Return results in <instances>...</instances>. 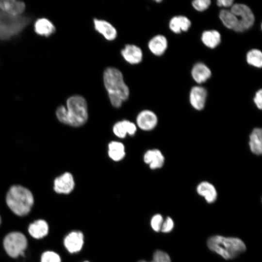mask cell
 <instances>
[{
  "instance_id": "8992f818",
  "label": "cell",
  "mask_w": 262,
  "mask_h": 262,
  "mask_svg": "<svg viewBox=\"0 0 262 262\" xmlns=\"http://www.w3.org/2000/svg\"><path fill=\"white\" fill-rule=\"evenodd\" d=\"M27 246L25 235L19 232H12L7 234L3 240V246L11 257L16 258L22 255Z\"/></svg>"
},
{
  "instance_id": "7402d4cb",
  "label": "cell",
  "mask_w": 262,
  "mask_h": 262,
  "mask_svg": "<svg viewBox=\"0 0 262 262\" xmlns=\"http://www.w3.org/2000/svg\"><path fill=\"white\" fill-rule=\"evenodd\" d=\"M249 146L251 151L256 155L262 153V130L255 128L249 135Z\"/></svg>"
},
{
  "instance_id": "6da1fadb",
  "label": "cell",
  "mask_w": 262,
  "mask_h": 262,
  "mask_svg": "<svg viewBox=\"0 0 262 262\" xmlns=\"http://www.w3.org/2000/svg\"><path fill=\"white\" fill-rule=\"evenodd\" d=\"M56 115L63 124L76 127L81 126L88 119L86 100L81 95H73L67 99L66 107L61 105L57 108Z\"/></svg>"
},
{
  "instance_id": "d6a6232c",
  "label": "cell",
  "mask_w": 262,
  "mask_h": 262,
  "mask_svg": "<svg viewBox=\"0 0 262 262\" xmlns=\"http://www.w3.org/2000/svg\"><path fill=\"white\" fill-rule=\"evenodd\" d=\"M253 101L256 107L261 110L262 108V90L261 89L256 93Z\"/></svg>"
},
{
  "instance_id": "e575fe53",
  "label": "cell",
  "mask_w": 262,
  "mask_h": 262,
  "mask_svg": "<svg viewBox=\"0 0 262 262\" xmlns=\"http://www.w3.org/2000/svg\"><path fill=\"white\" fill-rule=\"evenodd\" d=\"M82 262H90L89 261H83Z\"/></svg>"
},
{
  "instance_id": "603a6c76",
  "label": "cell",
  "mask_w": 262,
  "mask_h": 262,
  "mask_svg": "<svg viewBox=\"0 0 262 262\" xmlns=\"http://www.w3.org/2000/svg\"><path fill=\"white\" fill-rule=\"evenodd\" d=\"M28 231L33 237L40 239L48 233L49 226L46 221L42 219L37 220L30 225Z\"/></svg>"
},
{
  "instance_id": "5b68a950",
  "label": "cell",
  "mask_w": 262,
  "mask_h": 262,
  "mask_svg": "<svg viewBox=\"0 0 262 262\" xmlns=\"http://www.w3.org/2000/svg\"><path fill=\"white\" fill-rule=\"evenodd\" d=\"M25 16H14L0 10V39L6 40L20 33L30 22Z\"/></svg>"
},
{
  "instance_id": "4316f807",
  "label": "cell",
  "mask_w": 262,
  "mask_h": 262,
  "mask_svg": "<svg viewBox=\"0 0 262 262\" xmlns=\"http://www.w3.org/2000/svg\"><path fill=\"white\" fill-rule=\"evenodd\" d=\"M246 61L248 64L257 68L262 66V53L258 49L250 50L246 54Z\"/></svg>"
},
{
  "instance_id": "7c38bea8",
  "label": "cell",
  "mask_w": 262,
  "mask_h": 262,
  "mask_svg": "<svg viewBox=\"0 0 262 262\" xmlns=\"http://www.w3.org/2000/svg\"><path fill=\"white\" fill-rule=\"evenodd\" d=\"M138 127L144 131H150L157 124L158 118L156 114L149 110H144L140 112L136 118Z\"/></svg>"
},
{
  "instance_id": "ba28073f",
  "label": "cell",
  "mask_w": 262,
  "mask_h": 262,
  "mask_svg": "<svg viewBox=\"0 0 262 262\" xmlns=\"http://www.w3.org/2000/svg\"><path fill=\"white\" fill-rule=\"evenodd\" d=\"M84 244V236L80 230H73L68 233L64 240V245L68 252L77 253L81 251Z\"/></svg>"
},
{
  "instance_id": "ac0fdd59",
  "label": "cell",
  "mask_w": 262,
  "mask_h": 262,
  "mask_svg": "<svg viewBox=\"0 0 262 262\" xmlns=\"http://www.w3.org/2000/svg\"><path fill=\"white\" fill-rule=\"evenodd\" d=\"M219 18L225 27L237 32H243L237 17L230 10L223 9L219 13Z\"/></svg>"
},
{
  "instance_id": "7a4b0ae2",
  "label": "cell",
  "mask_w": 262,
  "mask_h": 262,
  "mask_svg": "<svg viewBox=\"0 0 262 262\" xmlns=\"http://www.w3.org/2000/svg\"><path fill=\"white\" fill-rule=\"evenodd\" d=\"M103 82L112 105L119 108L130 96V89L125 83L122 72L118 68L109 66L103 71Z\"/></svg>"
},
{
  "instance_id": "30bf717a",
  "label": "cell",
  "mask_w": 262,
  "mask_h": 262,
  "mask_svg": "<svg viewBox=\"0 0 262 262\" xmlns=\"http://www.w3.org/2000/svg\"><path fill=\"white\" fill-rule=\"evenodd\" d=\"M120 53L123 59L132 65L139 64L143 60V53L142 49L134 44H126L121 50Z\"/></svg>"
},
{
  "instance_id": "83f0119b",
  "label": "cell",
  "mask_w": 262,
  "mask_h": 262,
  "mask_svg": "<svg viewBox=\"0 0 262 262\" xmlns=\"http://www.w3.org/2000/svg\"><path fill=\"white\" fill-rule=\"evenodd\" d=\"M137 262H171L169 255L161 250H156L153 255L152 260L150 262L140 260Z\"/></svg>"
},
{
  "instance_id": "44dd1931",
  "label": "cell",
  "mask_w": 262,
  "mask_h": 262,
  "mask_svg": "<svg viewBox=\"0 0 262 262\" xmlns=\"http://www.w3.org/2000/svg\"><path fill=\"white\" fill-rule=\"evenodd\" d=\"M191 25V22L189 19L183 16H173L169 23L170 29L175 33L188 31Z\"/></svg>"
},
{
  "instance_id": "836d02e7",
  "label": "cell",
  "mask_w": 262,
  "mask_h": 262,
  "mask_svg": "<svg viewBox=\"0 0 262 262\" xmlns=\"http://www.w3.org/2000/svg\"><path fill=\"white\" fill-rule=\"evenodd\" d=\"M216 4L219 7H231L234 3L232 0H218Z\"/></svg>"
},
{
  "instance_id": "4dcf8cb0",
  "label": "cell",
  "mask_w": 262,
  "mask_h": 262,
  "mask_svg": "<svg viewBox=\"0 0 262 262\" xmlns=\"http://www.w3.org/2000/svg\"><path fill=\"white\" fill-rule=\"evenodd\" d=\"M211 3L210 0H195L192 1V5L196 10L201 12L208 9Z\"/></svg>"
},
{
  "instance_id": "ffe728a7",
  "label": "cell",
  "mask_w": 262,
  "mask_h": 262,
  "mask_svg": "<svg viewBox=\"0 0 262 262\" xmlns=\"http://www.w3.org/2000/svg\"><path fill=\"white\" fill-rule=\"evenodd\" d=\"M210 69L205 64L198 63L192 68L191 75L194 81L198 83L206 82L211 76Z\"/></svg>"
},
{
  "instance_id": "9c48e42d",
  "label": "cell",
  "mask_w": 262,
  "mask_h": 262,
  "mask_svg": "<svg viewBox=\"0 0 262 262\" xmlns=\"http://www.w3.org/2000/svg\"><path fill=\"white\" fill-rule=\"evenodd\" d=\"M93 24L96 32L102 35L107 41H114L117 37L116 29L108 21L95 18L93 19Z\"/></svg>"
},
{
  "instance_id": "5bb4252c",
  "label": "cell",
  "mask_w": 262,
  "mask_h": 262,
  "mask_svg": "<svg viewBox=\"0 0 262 262\" xmlns=\"http://www.w3.org/2000/svg\"><path fill=\"white\" fill-rule=\"evenodd\" d=\"M149 51L156 56H161L167 48V40L163 35L157 34L152 37L147 43Z\"/></svg>"
},
{
  "instance_id": "d4e9b609",
  "label": "cell",
  "mask_w": 262,
  "mask_h": 262,
  "mask_svg": "<svg viewBox=\"0 0 262 262\" xmlns=\"http://www.w3.org/2000/svg\"><path fill=\"white\" fill-rule=\"evenodd\" d=\"M203 43L207 47L213 49L220 43V33L216 30H208L203 32L201 35Z\"/></svg>"
},
{
  "instance_id": "2e32d148",
  "label": "cell",
  "mask_w": 262,
  "mask_h": 262,
  "mask_svg": "<svg viewBox=\"0 0 262 262\" xmlns=\"http://www.w3.org/2000/svg\"><path fill=\"white\" fill-rule=\"evenodd\" d=\"M25 5L20 1L12 0H0V10L14 16H20L24 11Z\"/></svg>"
},
{
  "instance_id": "277c9868",
  "label": "cell",
  "mask_w": 262,
  "mask_h": 262,
  "mask_svg": "<svg viewBox=\"0 0 262 262\" xmlns=\"http://www.w3.org/2000/svg\"><path fill=\"white\" fill-rule=\"evenodd\" d=\"M6 202L13 213L19 216H24L30 212L34 198L28 189L21 185H14L7 193Z\"/></svg>"
},
{
  "instance_id": "cb8c5ba5",
  "label": "cell",
  "mask_w": 262,
  "mask_h": 262,
  "mask_svg": "<svg viewBox=\"0 0 262 262\" xmlns=\"http://www.w3.org/2000/svg\"><path fill=\"white\" fill-rule=\"evenodd\" d=\"M34 30L39 35L48 36L55 32V28L49 20L43 18L38 19L35 22Z\"/></svg>"
},
{
  "instance_id": "9a60e30c",
  "label": "cell",
  "mask_w": 262,
  "mask_h": 262,
  "mask_svg": "<svg viewBox=\"0 0 262 262\" xmlns=\"http://www.w3.org/2000/svg\"><path fill=\"white\" fill-rule=\"evenodd\" d=\"M144 161L151 169L161 168L164 163V157L161 151L157 149L147 150L144 156Z\"/></svg>"
},
{
  "instance_id": "52a82bcc",
  "label": "cell",
  "mask_w": 262,
  "mask_h": 262,
  "mask_svg": "<svg viewBox=\"0 0 262 262\" xmlns=\"http://www.w3.org/2000/svg\"><path fill=\"white\" fill-rule=\"evenodd\" d=\"M230 11L237 17L243 32L253 26L255 21L254 15L251 9L246 5L242 3L233 4Z\"/></svg>"
},
{
  "instance_id": "484cf974",
  "label": "cell",
  "mask_w": 262,
  "mask_h": 262,
  "mask_svg": "<svg viewBox=\"0 0 262 262\" xmlns=\"http://www.w3.org/2000/svg\"><path fill=\"white\" fill-rule=\"evenodd\" d=\"M108 155L113 160L119 161L125 155V148L120 142L112 141L108 145Z\"/></svg>"
},
{
  "instance_id": "3957f363",
  "label": "cell",
  "mask_w": 262,
  "mask_h": 262,
  "mask_svg": "<svg viewBox=\"0 0 262 262\" xmlns=\"http://www.w3.org/2000/svg\"><path fill=\"white\" fill-rule=\"evenodd\" d=\"M207 246L212 251L227 260L236 257L246 249L245 243L240 239L220 235H215L209 238Z\"/></svg>"
},
{
  "instance_id": "4fadbf2b",
  "label": "cell",
  "mask_w": 262,
  "mask_h": 262,
  "mask_svg": "<svg viewBox=\"0 0 262 262\" xmlns=\"http://www.w3.org/2000/svg\"><path fill=\"white\" fill-rule=\"evenodd\" d=\"M206 90L201 86L193 87L190 92L189 101L192 106L196 110H201L204 108L206 98Z\"/></svg>"
},
{
  "instance_id": "f546056e",
  "label": "cell",
  "mask_w": 262,
  "mask_h": 262,
  "mask_svg": "<svg viewBox=\"0 0 262 262\" xmlns=\"http://www.w3.org/2000/svg\"><path fill=\"white\" fill-rule=\"evenodd\" d=\"M164 221L162 215L157 213L154 214L150 220V226L152 229L155 232L161 231V227Z\"/></svg>"
},
{
  "instance_id": "f1b7e54d",
  "label": "cell",
  "mask_w": 262,
  "mask_h": 262,
  "mask_svg": "<svg viewBox=\"0 0 262 262\" xmlns=\"http://www.w3.org/2000/svg\"><path fill=\"white\" fill-rule=\"evenodd\" d=\"M41 262H61V259L57 253L52 251H47L42 255Z\"/></svg>"
},
{
  "instance_id": "d590c367",
  "label": "cell",
  "mask_w": 262,
  "mask_h": 262,
  "mask_svg": "<svg viewBox=\"0 0 262 262\" xmlns=\"http://www.w3.org/2000/svg\"><path fill=\"white\" fill-rule=\"evenodd\" d=\"M0 223H1V218H0Z\"/></svg>"
},
{
  "instance_id": "e0dca14e",
  "label": "cell",
  "mask_w": 262,
  "mask_h": 262,
  "mask_svg": "<svg viewBox=\"0 0 262 262\" xmlns=\"http://www.w3.org/2000/svg\"><path fill=\"white\" fill-rule=\"evenodd\" d=\"M196 192L209 203L214 202L217 199V193L213 184L208 181H202L196 187Z\"/></svg>"
},
{
  "instance_id": "d6986e66",
  "label": "cell",
  "mask_w": 262,
  "mask_h": 262,
  "mask_svg": "<svg viewBox=\"0 0 262 262\" xmlns=\"http://www.w3.org/2000/svg\"><path fill=\"white\" fill-rule=\"evenodd\" d=\"M113 130L114 134L117 137L123 138L125 137L127 134L133 135L136 131L135 125L128 120H123L116 123Z\"/></svg>"
},
{
  "instance_id": "1f68e13d",
  "label": "cell",
  "mask_w": 262,
  "mask_h": 262,
  "mask_svg": "<svg viewBox=\"0 0 262 262\" xmlns=\"http://www.w3.org/2000/svg\"><path fill=\"white\" fill-rule=\"evenodd\" d=\"M174 226V222L172 218L170 217H167L163 221L161 231L164 233L169 232L173 229Z\"/></svg>"
},
{
  "instance_id": "8fae6325",
  "label": "cell",
  "mask_w": 262,
  "mask_h": 262,
  "mask_svg": "<svg viewBox=\"0 0 262 262\" xmlns=\"http://www.w3.org/2000/svg\"><path fill=\"white\" fill-rule=\"evenodd\" d=\"M74 187V178L69 172L64 173L54 180L53 189L57 193L68 194L73 191Z\"/></svg>"
}]
</instances>
